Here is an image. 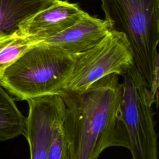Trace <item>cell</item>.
Returning <instances> with one entry per match:
<instances>
[{
    "label": "cell",
    "instance_id": "3",
    "mask_svg": "<svg viewBox=\"0 0 159 159\" xmlns=\"http://www.w3.org/2000/svg\"><path fill=\"white\" fill-rule=\"evenodd\" d=\"M75 55L39 42L4 71L0 84L17 99L58 93L68 78Z\"/></svg>",
    "mask_w": 159,
    "mask_h": 159
},
{
    "label": "cell",
    "instance_id": "5",
    "mask_svg": "<svg viewBox=\"0 0 159 159\" xmlns=\"http://www.w3.org/2000/svg\"><path fill=\"white\" fill-rule=\"evenodd\" d=\"M133 64L132 49L125 36L110 30L95 46L75 55L71 71L58 94L80 93L107 75L121 76Z\"/></svg>",
    "mask_w": 159,
    "mask_h": 159
},
{
    "label": "cell",
    "instance_id": "9",
    "mask_svg": "<svg viewBox=\"0 0 159 159\" xmlns=\"http://www.w3.org/2000/svg\"><path fill=\"white\" fill-rule=\"evenodd\" d=\"M58 0H0V35L18 30L20 24Z\"/></svg>",
    "mask_w": 159,
    "mask_h": 159
},
{
    "label": "cell",
    "instance_id": "8",
    "mask_svg": "<svg viewBox=\"0 0 159 159\" xmlns=\"http://www.w3.org/2000/svg\"><path fill=\"white\" fill-rule=\"evenodd\" d=\"M109 31V25L105 19L91 16L86 12L70 27L39 42L56 46L75 55L95 46Z\"/></svg>",
    "mask_w": 159,
    "mask_h": 159
},
{
    "label": "cell",
    "instance_id": "11",
    "mask_svg": "<svg viewBox=\"0 0 159 159\" xmlns=\"http://www.w3.org/2000/svg\"><path fill=\"white\" fill-rule=\"evenodd\" d=\"M37 43L38 40L21 35L18 30L0 35V76L6 68Z\"/></svg>",
    "mask_w": 159,
    "mask_h": 159
},
{
    "label": "cell",
    "instance_id": "12",
    "mask_svg": "<svg viewBox=\"0 0 159 159\" xmlns=\"http://www.w3.org/2000/svg\"><path fill=\"white\" fill-rule=\"evenodd\" d=\"M48 159H70L68 141L63 128V123L55 129L49 147Z\"/></svg>",
    "mask_w": 159,
    "mask_h": 159
},
{
    "label": "cell",
    "instance_id": "1",
    "mask_svg": "<svg viewBox=\"0 0 159 159\" xmlns=\"http://www.w3.org/2000/svg\"><path fill=\"white\" fill-rule=\"evenodd\" d=\"M122 94L119 75L111 74L80 93L61 95L66 106L63 128L70 159H96L111 147L129 149L119 112Z\"/></svg>",
    "mask_w": 159,
    "mask_h": 159
},
{
    "label": "cell",
    "instance_id": "4",
    "mask_svg": "<svg viewBox=\"0 0 159 159\" xmlns=\"http://www.w3.org/2000/svg\"><path fill=\"white\" fill-rule=\"evenodd\" d=\"M122 77L120 117L126 130L134 159H157V134L153 104L147 82L133 64Z\"/></svg>",
    "mask_w": 159,
    "mask_h": 159
},
{
    "label": "cell",
    "instance_id": "7",
    "mask_svg": "<svg viewBox=\"0 0 159 159\" xmlns=\"http://www.w3.org/2000/svg\"><path fill=\"white\" fill-rule=\"evenodd\" d=\"M86 12L76 3L58 0L22 22L18 32L39 42L53 37L70 27Z\"/></svg>",
    "mask_w": 159,
    "mask_h": 159
},
{
    "label": "cell",
    "instance_id": "6",
    "mask_svg": "<svg viewBox=\"0 0 159 159\" xmlns=\"http://www.w3.org/2000/svg\"><path fill=\"white\" fill-rule=\"evenodd\" d=\"M29 114L25 132L31 159H48L53 132L63 123L66 106L58 93L35 97L27 100Z\"/></svg>",
    "mask_w": 159,
    "mask_h": 159
},
{
    "label": "cell",
    "instance_id": "2",
    "mask_svg": "<svg viewBox=\"0 0 159 159\" xmlns=\"http://www.w3.org/2000/svg\"><path fill=\"white\" fill-rule=\"evenodd\" d=\"M110 30L123 34L132 49L134 64L147 83L153 84L159 62V0H100Z\"/></svg>",
    "mask_w": 159,
    "mask_h": 159
},
{
    "label": "cell",
    "instance_id": "10",
    "mask_svg": "<svg viewBox=\"0 0 159 159\" xmlns=\"http://www.w3.org/2000/svg\"><path fill=\"white\" fill-rule=\"evenodd\" d=\"M26 117L14 99L0 86V140L16 138L25 132Z\"/></svg>",
    "mask_w": 159,
    "mask_h": 159
}]
</instances>
